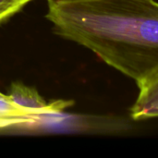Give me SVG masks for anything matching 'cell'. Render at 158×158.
Masks as SVG:
<instances>
[{
  "instance_id": "2",
  "label": "cell",
  "mask_w": 158,
  "mask_h": 158,
  "mask_svg": "<svg viewBox=\"0 0 158 158\" xmlns=\"http://www.w3.org/2000/svg\"><path fill=\"white\" fill-rule=\"evenodd\" d=\"M8 96L16 106L26 110L36 112L41 116L60 113L73 104L72 101L63 100L47 103L39 94L36 89L26 86L20 82H14L11 84Z\"/></svg>"
},
{
  "instance_id": "4",
  "label": "cell",
  "mask_w": 158,
  "mask_h": 158,
  "mask_svg": "<svg viewBox=\"0 0 158 158\" xmlns=\"http://www.w3.org/2000/svg\"><path fill=\"white\" fill-rule=\"evenodd\" d=\"M41 117L36 112L16 106L8 95L0 93V130L36 123L41 119Z\"/></svg>"
},
{
  "instance_id": "1",
  "label": "cell",
  "mask_w": 158,
  "mask_h": 158,
  "mask_svg": "<svg viewBox=\"0 0 158 158\" xmlns=\"http://www.w3.org/2000/svg\"><path fill=\"white\" fill-rule=\"evenodd\" d=\"M55 31L94 52L137 86L158 72L156 0H46Z\"/></svg>"
},
{
  "instance_id": "5",
  "label": "cell",
  "mask_w": 158,
  "mask_h": 158,
  "mask_svg": "<svg viewBox=\"0 0 158 158\" xmlns=\"http://www.w3.org/2000/svg\"><path fill=\"white\" fill-rule=\"evenodd\" d=\"M32 0H0V23L4 22Z\"/></svg>"
},
{
  "instance_id": "3",
  "label": "cell",
  "mask_w": 158,
  "mask_h": 158,
  "mask_svg": "<svg viewBox=\"0 0 158 158\" xmlns=\"http://www.w3.org/2000/svg\"><path fill=\"white\" fill-rule=\"evenodd\" d=\"M139 94L130 109L135 121L158 118V72L139 87Z\"/></svg>"
}]
</instances>
